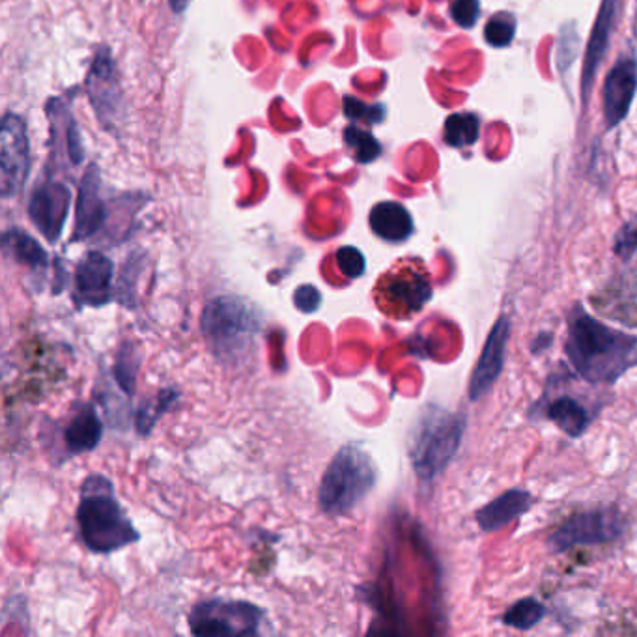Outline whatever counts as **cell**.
Listing matches in <instances>:
<instances>
[{"label":"cell","mask_w":637,"mask_h":637,"mask_svg":"<svg viewBox=\"0 0 637 637\" xmlns=\"http://www.w3.org/2000/svg\"><path fill=\"white\" fill-rule=\"evenodd\" d=\"M574 369L589 384H615L637 362V339L604 326L574 305L568 312V339L565 345Z\"/></svg>","instance_id":"1"},{"label":"cell","mask_w":637,"mask_h":637,"mask_svg":"<svg viewBox=\"0 0 637 637\" xmlns=\"http://www.w3.org/2000/svg\"><path fill=\"white\" fill-rule=\"evenodd\" d=\"M77 526L82 543L94 554H112L139 540V531L118 504L111 482L101 475H90L82 485Z\"/></svg>","instance_id":"2"},{"label":"cell","mask_w":637,"mask_h":637,"mask_svg":"<svg viewBox=\"0 0 637 637\" xmlns=\"http://www.w3.org/2000/svg\"><path fill=\"white\" fill-rule=\"evenodd\" d=\"M262 328L255 305L238 296H219L202 312L200 329L211 354L222 362H238L251 354Z\"/></svg>","instance_id":"3"},{"label":"cell","mask_w":637,"mask_h":637,"mask_svg":"<svg viewBox=\"0 0 637 637\" xmlns=\"http://www.w3.org/2000/svg\"><path fill=\"white\" fill-rule=\"evenodd\" d=\"M375 462L359 445H346L329 462L318 501L328 516L350 515L376 486Z\"/></svg>","instance_id":"4"},{"label":"cell","mask_w":637,"mask_h":637,"mask_svg":"<svg viewBox=\"0 0 637 637\" xmlns=\"http://www.w3.org/2000/svg\"><path fill=\"white\" fill-rule=\"evenodd\" d=\"M464 428L462 417L445 411L425 417L409 452L419 479L432 480L449 466L462 441Z\"/></svg>","instance_id":"5"},{"label":"cell","mask_w":637,"mask_h":637,"mask_svg":"<svg viewBox=\"0 0 637 637\" xmlns=\"http://www.w3.org/2000/svg\"><path fill=\"white\" fill-rule=\"evenodd\" d=\"M375 299L384 315L404 320L421 312L432 299V285L419 263L400 262L380 277L375 287Z\"/></svg>","instance_id":"6"},{"label":"cell","mask_w":637,"mask_h":637,"mask_svg":"<svg viewBox=\"0 0 637 637\" xmlns=\"http://www.w3.org/2000/svg\"><path fill=\"white\" fill-rule=\"evenodd\" d=\"M263 611L251 603L211 598L189 614V626L197 636H255Z\"/></svg>","instance_id":"7"},{"label":"cell","mask_w":637,"mask_h":637,"mask_svg":"<svg viewBox=\"0 0 637 637\" xmlns=\"http://www.w3.org/2000/svg\"><path fill=\"white\" fill-rule=\"evenodd\" d=\"M625 533V520L617 509H595L565 521L550 537L554 551H567L576 546L614 543Z\"/></svg>","instance_id":"8"},{"label":"cell","mask_w":637,"mask_h":637,"mask_svg":"<svg viewBox=\"0 0 637 637\" xmlns=\"http://www.w3.org/2000/svg\"><path fill=\"white\" fill-rule=\"evenodd\" d=\"M30 148L23 118L8 112L0 131V181L4 199L16 197L29 176Z\"/></svg>","instance_id":"9"},{"label":"cell","mask_w":637,"mask_h":637,"mask_svg":"<svg viewBox=\"0 0 637 637\" xmlns=\"http://www.w3.org/2000/svg\"><path fill=\"white\" fill-rule=\"evenodd\" d=\"M71 191L62 181H46L29 202V216L49 243H57L70 213Z\"/></svg>","instance_id":"10"},{"label":"cell","mask_w":637,"mask_h":637,"mask_svg":"<svg viewBox=\"0 0 637 637\" xmlns=\"http://www.w3.org/2000/svg\"><path fill=\"white\" fill-rule=\"evenodd\" d=\"M510 322L507 316H501L496 326L491 328L485 348L480 354L479 362L475 367V372L469 380V398L477 402L490 391L491 386L496 384L497 378L501 375L505 365V354L509 345Z\"/></svg>","instance_id":"11"},{"label":"cell","mask_w":637,"mask_h":637,"mask_svg":"<svg viewBox=\"0 0 637 637\" xmlns=\"http://www.w3.org/2000/svg\"><path fill=\"white\" fill-rule=\"evenodd\" d=\"M115 263L103 252H88L76 269V292L81 305L103 307L112 299Z\"/></svg>","instance_id":"12"},{"label":"cell","mask_w":637,"mask_h":637,"mask_svg":"<svg viewBox=\"0 0 637 637\" xmlns=\"http://www.w3.org/2000/svg\"><path fill=\"white\" fill-rule=\"evenodd\" d=\"M106 222V202L101 197L100 170L92 165L82 178L79 197H77L76 229L73 241H82L94 236Z\"/></svg>","instance_id":"13"},{"label":"cell","mask_w":637,"mask_h":637,"mask_svg":"<svg viewBox=\"0 0 637 637\" xmlns=\"http://www.w3.org/2000/svg\"><path fill=\"white\" fill-rule=\"evenodd\" d=\"M637 88V66L625 60L609 71L604 84V115L609 128H614L626 117Z\"/></svg>","instance_id":"14"},{"label":"cell","mask_w":637,"mask_h":637,"mask_svg":"<svg viewBox=\"0 0 637 637\" xmlns=\"http://www.w3.org/2000/svg\"><path fill=\"white\" fill-rule=\"evenodd\" d=\"M533 497L526 490H509L496 497L477 512V524L485 533H496L520 518L531 507Z\"/></svg>","instance_id":"15"},{"label":"cell","mask_w":637,"mask_h":637,"mask_svg":"<svg viewBox=\"0 0 637 637\" xmlns=\"http://www.w3.org/2000/svg\"><path fill=\"white\" fill-rule=\"evenodd\" d=\"M370 229L381 240L391 241V243H402L414 235V219L409 211L398 202H380L370 211Z\"/></svg>","instance_id":"16"},{"label":"cell","mask_w":637,"mask_h":637,"mask_svg":"<svg viewBox=\"0 0 637 637\" xmlns=\"http://www.w3.org/2000/svg\"><path fill=\"white\" fill-rule=\"evenodd\" d=\"M103 438V422L92 406H82L64 430V444L71 455L94 450Z\"/></svg>","instance_id":"17"},{"label":"cell","mask_w":637,"mask_h":637,"mask_svg":"<svg viewBox=\"0 0 637 637\" xmlns=\"http://www.w3.org/2000/svg\"><path fill=\"white\" fill-rule=\"evenodd\" d=\"M88 88H90V98L94 103L96 111L103 118L111 111L118 100V81L115 77V66H112L111 57L107 51H101L96 57L94 66H92V73L88 77Z\"/></svg>","instance_id":"18"},{"label":"cell","mask_w":637,"mask_h":637,"mask_svg":"<svg viewBox=\"0 0 637 637\" xmlns=\"http://www.w3.org/2000/svg\"><path fill=\"white\" fill-rule=\"evenodd\" d=\"M48 112L51 123H53L54 141H59L57 150H62V153L68 156L71 163H82L84 148H82L79 129H77L76 120L71 118L70 111L60 101H51Z\"/></svg>","instance_id":"19"},{"label":"cell","mask_w":637,"mask_h":637,"mask_svg":"<svg viewBox=\"0 0 637 637\" xmlns=\"http://www.w3.org/2000/svg\"><path fill=\"white\" fill-rule=\"evenodd\" d=\"M544 417L556 422L570 438H578L590 425L589 409L573 397H557L551 400L544 409Z\"/></svg>","instance_id":"20"},{"label":"cell","mask_w":637,"mask_h":637,"mask_svg":"<svg viewBox=\"0 0 637 637\" xmlns=\"http://www.w3.org/2000/svg\"><path fill=\"white\" fill-rule=\"evenodd\" d=\"M614 0H606L604 2L603 12L595 24V32H593V41H590L589 53H587V62H585L584 73V88L587 90V84L593 81V77L597 73V68L600 66L604 53H606V43H608L609 30H611V21H614Z\"/></svg>","instance_id":"21"},{"label":"cell","mask_w":637,"mask_h":637,"mask_svg":"<svg viewBox=\"0 0 637 637\" xmlns=\"http://www.w3.org/2000/svg\"><path fill=\"white\" fill-rule=\"evenodd\" d=\"M4 249L10 252L18 262L30 266L32 269L46 268L48 266V252L43 247L30 238L27 232L19 229L8 230L4 235Z\"/></svg>","instance_id":"22"},{"label":"cell","mask_w":637,"mask_h":637,"mask_svg":"<svg viewBox=\"0 0 637 637\" xmlns=\"http://www.w3.org/2000/svg\"><path fill=\"white\" fill-rule=\"evenodd\" d=\"M141 362V346L137 345V342H123L122 348L118 351L115 378H117L118 386L122 387L126 395H133L135 392Z\"/></svg>","instance_id":"23"},{"label":"cell","mask_w":637,"mask_h":637,"mask_svg":"<svg viewBox=\"0 0 637 637\" xmlns=\"http://www.w3.org/2000/svg\"><path fill=\"white\" fill-rule=\"evenodd\" d=\"M444 135L445 141L449 142L450 147H469L479 137V118L471 112L452 115L445 122Z\"/></svg>","instance_id":"24"},{"label":"cell","mask_w":637,"mask_h":637,"mask_svg":"<svg viewBox=\"0 0 637 637\" xmlns=\"http://www.w3.org/2000/svg\"><path fill=\"white\" fill-rule=\"evenodd\" d=\"M543 617V604L535 598H524L504 615V623L516 630H529L533 626H537Z\"/></svg>","instance_id":"25"},{"label":"cell","mask_w":637,"mask_h":637,"mask_svg":"<svg viewBox=\"0 0 637 637\" xmlns=\"http://www.w3.org/2000/svg\"><path fill=\"white\" fill-rule=\"evenodd\" d=\"M345 141L348 147L356 152V158L359 163H370L380 156V142L376 141L375 137L369 131L356 128V126H348L345 131Z\"/></svg>","instance_id":"26"},{"label":"cell","mask_w":637,"mask_h":637,"mask_svg":"<svg viewBox=\"0 0 637 637\" xmlns=\"http://www.w3.org/2000/svg\"><path fill=\"white\" fill-rule=\"evenodd\" d=\"M515 18L510 13H496L486 24L485 38L494 48H505L515 38Z\"/></svg>","instance_id":"27"},{"label":"cell","mask_w":637,"mask_h":637,"mask_svg":"<svg viewBox=\"0 0 637 637\" xmlns=\"http://www.w3.org/2000/svg\"><path fill=\"white\" fill-rule=\"evenodd\" d=\"M335 260H337L340 273L348 277V279H357V277H361L362 273H365V269H367V260H365L362 252L359 251L357 247H340Z\"/></svg>","instance_id":"28"},{"label":"cell","mask_w":637,"mask_h":637,"mask_svg":"<svg viewBox=\"0 0 637 637\" xmlns=\"http://www.w3.org/2000/svg\"><path fill=\"white\" fill-rule=\"evenodd\" d=\"M345 112L350 120H365L369 123L381 122V118L386 115L381 107L365 106L362 101L356 100L351 96L345 98Z\"/></svg>","instance_id":"29"},{"label":"cell","mask_w":637,"mask_h":637,"mask_svg":"<svg viewBox=\"0 0 637 637\" xmlns=\"http://www.w3.org/2000/svg\"><path fill=\"white\" fill-rule=\"evenodd\" d=\"M479 0H452L450 16L462 29H471L479 18Z\"/></svg>","instance_id":"30"},{"label":"cell","mask_w":637,"mask_h":637,"mask_svg":"<svg viewBox=\"0 0 637 637\" xmlns=\"http://www.w3.org/2000/svg\"><path fill=\"white\" fill-rule=\"evenodd\" d=\"M637 251V217L619 230L617 240H615V252L623 260H630L631 255Z\"/></svg>","instance_id":"31"},{"label":"cell","mask_w":637,"mask_h":637,"mask_svg":"<svg viewBox=\"0 0 637 637\" xmlns=\"http://www.w3.org/2000/svg\"><path fill=\"white\" fill-rule=\"evenodd\" d=\"M293 303L301 312L309 315V312H315L322 305V293L312 285H303L293 293Z\"/></svg>","instance_id":"32"},{"label":"cell","mask_w":637,"mask_h":637,"mask_svg":"<svg viewBox=\"0 0 637 637\" xmlns=\"http://www.w3.org/2000/svg\"><path fill=\"white\" fill-rule=\"evenodd\" d=\"M191 0H170V8L175 13H183L188 10Z\"/></svg>","instance_id":"33"}]
</instances>
